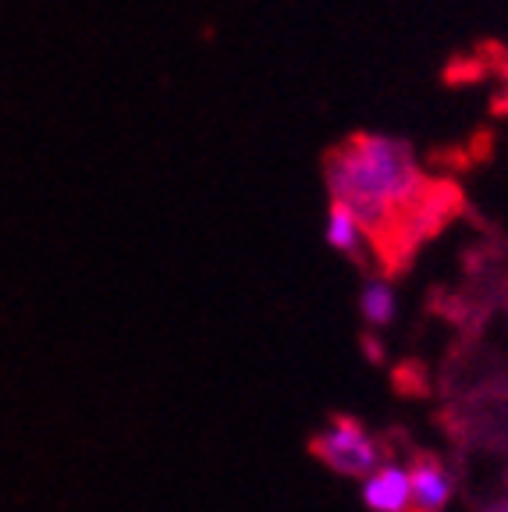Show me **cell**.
<instances>
[{
  "label": "cell",
  "mask_w": 508,
  "mask_h": 512,
  "mask_svg": "<svg viewBox=\"0 0 508 512\" xmlns=\"http://www.w3.org/2000/svg\"><path fill=\"white\" fill-rule=\"evenodd\" d=\"M327 192L377 246L398 235L409 217H423L430 203V182L416 150L395 136H356L334 150L327 160Z\"/></svg>",
  "instance_id": "6da1fadb"
},
{
  "label": "cell",
  "mask_w": 508,
  "mask_h": 512,
  "mask_svg": "<svg viewBox=\"0 0 508 512\" xmlns=\"http://www.w3.org/2000/svg\"><path fill=\"white\" fill-rule=\"evenodd\" d=\"M310 456L338 477L366 480L384 463V448L356 416H334L331 427L310 438Z\"/></svg>",
  "instance_id": "7a4b0ae2"
},
{
  "label": "cell",
  "mask_w": 508,
  "mask_h": 512,
  "mask_svg": "<svg viewBox=\"0 0 508 512\" xmlns=\"http://www.w3.org/2000/svg\"><path fill=\"white\" fill-rule=\"evenodd\" d=\"M363 505L370 512H413V484H409V466L384 459L370 477L363 480Z\"/></svg>",
  "instance_id": "3957f363"
},
{
  "label": "cell",
  "mask_w": 508,
  "mask_h": 512,
  "mask_svg": "<svg viewBox=\"0 0 508 512\" xmlns=\"http://www.w3.org/2000/svg\"><path fill=\"white\" fill-rule=\"evenodd\" d=\"M409 484H413V512H445L455 495V477L437 456H420L409 463Z\"/></svg>",
  "instance_id": "277c9868"
},
{
  "label": "cell",
  "mask_w": 508,
  "mask_h": 512,
  "mask_svg": "<svg viewBox=\"0 0 508 512\" xmlns=\"http://www.w3.org/2000/svg\"><path fill=\"white\" fill-rule=\"evenodd\" d=\"M324 239H327V246H331L334 253H342V256H363V246H370V239H366V232H363V224H359L345 207H338V203H331V207H327Z\"/></svg>",
  "instance_id": "5b68a950"
},
{
  "label": "cell",
  "mask_w": 508,
  "mask_h": 512,
  "mask_svg": "<svg viewBox=\"0 0 508 512\" xmlns=\"http://www.w3.org/2000/svg\"><path fill=\"white\" fill-rule=\"evenodd\" d=\"M359 313H363L370 328H388L391 320L398 317V292L391 288V281H366L363 292H359Z\"/></svg>",
  "instance_id": "8992f818"
},
{
  "label": "cell",
  "mask_w": 508,
  "mask_h": 512,
  "mask_svg": "<svg viewBox=\"0 0 508 512\" xmlns=\"http://www.w3.org/2000/svg\"><path fill=\"white\" fill-rule=\"evenodd\" d=\"M498 104L508 114V57L501 61V72H498Z\"/></svg>",
  "instance_id": "52a82bcc"
},
{
  "label": "cell",
  "mask_w": 508,
  "mask_h": 512,
  "mask_svg": "<svg viewBox=\"0 0 508 512\" xmlns=\"http://www.w3.org/2000/svg\"><path fill=\"white\" fill-rule=\"evenodd\" d=\"M480 512H508V491L498 498H487V502L480 505Z\"/></svg>",
  "instance_id": "ba28073f"
},
{
  "label": "cell",
  "mask_w": 508,
  "mask_h": 512,
  "mask_svg": "<svg viewBox=\"0 0 508 512\" xmlns=\"http://www.w3.org/2000/svg\"><path fill=\"white\" fill-rule=\"evenodd\" d=\"M505 310H508V303H505Z\"/></svg>",
  "instance_id": "9c48e42d"
}]
</instances>
